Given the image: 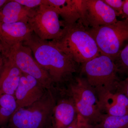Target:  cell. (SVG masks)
<instances>
[{
	"instance_id": "6da1fadb",
	"label": "cell",
	"mask_w": 128,
	"mask_h": 128,
	"mask_svg": "<svg viewBox=\"0 0 128 128\" xmlns=\"http://www.w3.org/2000/svg\"><path fill=\"white\" fill-rule=\"evenodd\" d=\"M28 47L37 62L49 75L54 83L70 80L78 64L51 41L40 38L33 32L22 42Z\"/></svg>"
},
{
	"instance_id": "7a4b0ae2",
	"label": "cell",
	"mask_w": 128,
	"mask_h": 128,
	"mask_svg": "<svg viewBox=\"0 0 128 128\" xmlns=\"http://www.w3.org/2000/svg\"><path fill=\"white\" fill-rule=\"evenodd\" d=\"M51 41L78 64H84L100 54L95 40L79 21L71 25L63 24L60 36Z\"/></svg>"
},
{
	"instance_id": "3957f363",
	"label": "cell",
	"mask_w": 128,
	"mask_h": 128,
	"mask_svg": "<svg viewBox=\"0 0 128 128\" xmlns=\"http://www.w3.org/2000/svg\"><path fill=\"white\" fill-rule=\"evenodd\" d=\"M82 64V72L86 76V80L98 96L116 91L120 80L116 66L110 57L100 54Z\"/></svg>"
},
{
	"instance_id": "277c9868",
	"label": "cell",
	"mask_w": 128,
	"mask_h": 128,
	"mask_svg": "<svg viewBox=\"0 0 128 128\" xmlns=\"http://www.w3.org/2000/svg\"><path fill=\"white\" fill-rule=\"evenodd\" d=\"M55 96L50 89L38 100L16 110L9 120L10 128H43L51 119L56 104Z\"/></svg>"
},
{
	"instance_id": "5b68a950",
	"label": "cell",
	"mask_w": 128,
	"mask_h": 128,
	"mask_svg": "<svg viewBox=\"0 0 128 128\" xmlns=\"http://www.w3.org/2000/svg\"><path fill=\"white\" fill-rule=\"evenodd\" d=\"M69 94L73 98L78 114L88 124L94 126L100 121L104 114L98 96L86 79L76 78L70 85Z\"/></svg>"
},
{
	"instance_id": "8992f818",
	"label": "cell",
	"mask_w": 128,
	"mask_h": 128,
	"mask_svg": "<svg viewBox=\"0 0 128 128\" xmlns=\"http://www.w3.org/2000/svg\"><path fill=\"white\" fill-rule=\"evenodd\" d=\"M86 28L95 40L100 54L110 57L113 61L124 41L128 40V19Z\"/></svg>"
},
{
	"instance_id": "52a82bcc",
	"label": "cell",
	"mask_w": 128,
	"mask_h": 128,
	"mask_svg": "<svg viewBox=\"0 0 128 128\" xmlns=\"http://www.w3.org/2000/svg\"><path fill=\"white\" fill-rule=\"evenodd\" d=\"M21 72L36 78L46 89H50L54 82L47 72L34 59L30 48L20 43L2 53Z\"/></svg>"
},
{
	"instance_id": "ba28073f",
	"label": "cell",
	"mask_w": 128,
	"mask_h": 128,
	"mask_svg": "<svg viewBox=\"0 0 128 128\" xmlns=\"http://www.w3.org/2000/svg\"><path fill=\"white\" fill-rule=\"evenodd\" d=\"M59 16L50 6L42 5L31 9L28 23L34 32L44 40L57 39L63 28Z\"/></svg>"
},
{
	"instance_id": "9c48e42d",
	"label": "cell",
	"mask_w": 128,
	"mask_h": 128,
	"mask_svg": "<svg viewBox=\"0 0 128 128\" xmlns=\"http://www.w3.org/2000/svg\"><path fill=\"white\" fill-rule=\"evenodd\" d=\"M85 27H98L118 21L116 12L103 0H85Z\"/></svg>"
},
{
	"instance_id": "30bf717a",
	"label": "cell",
	"mask_w": 128,
	"mask_h": 128,
	"mask_svg": "<svg viewBox=\"0 0 128 128\" xmlns=\"http://www.w3.org/2000/svg\"><path fill=\"white\" fill-rule=\"evenodd\" d=\"M46 90L36 78L22 73L19 84L14 95L17 104L16 110L30 106L38 100Z\"/></svg>"
},
{
	"instance_id": "8fae6325",
	"label": "cell",
	"mask_w": 128,
	"mask_h": 128,
	"mask_svg": "<svg viewBox=\"0 0 128 128\" xmlns=\"http://www.w3.org/2000/svg\"><path fill=\"white\" fill-rule=\"evenodd\" d=\"M33 32L28 23L0 22V44L3 48L2 53L17 44L22 43Z\"/></svg>"
},
{
	"instance_id": "7c38bea8",
	"label": "cell",
	"mask_w": 128,
	"mask_h": 128,
	"mask_svg": "<svg viewBox=\"0 0 128 128\" xmlns=\"http://www.w3.org/2000/svg\"><path fill=\"white\" fill-rule=\"evenodd\" d=\"M98 97L103 114L115 116L128 114V98L123 93L109 92Z\"/></svg>"
},
{
	"instance_id": "4fadbf2b",
	"label": "cell",
	"mask_w": 128,
	"mask_h": 128,
	"mask_svg": "<svg viewBox=\"0 0 128 128\" xmlns=\"http://www.w3.org/2000/svg\"><path fill=\"white\" fill-rule=\"evenodd\" d=\"M78 113L73 98L69 96L60 100L53 108L51 120L54 128H67L77 117Z\"/></svg>"
},
{
	"instance_id": "5bb4252c",
	"label": "cell",
	"mask_w": 128,
	"mask_h": 128,
	"mask_svg": "<svg viewBox=\"0 0 128 128\" xmlns=\"http://www.w3.org/2000/svg\"><path fill=\"white\" fill-rule=\"evenodd\" d=\"M4 58V65L0 74V95L7 94L14 96L22 72L14 63Z\"/></svg>"
},
{
	"instance_id": "9a60e30c",
	"label": "cell",
	"mask_w": 128,
	"mask_h": 128,
	"mask_svg": "<svg viewBox=\"0 0 128 128\" xmlns=\"http://www.w3.org/2000/svg\"><path fill=\"white\" fill-rule=\"evenodd\" d=\"M31 9L22 6L15 0H9L0 8V22L28 23Z\"/></svg>"
},
{
	"instance_id": "2e32d148",
	"label": "cell",
	"mask_w": 128,
	"mask_h": 128,
	"mask_svg": "<svg viewBox=\"0 0 128 128\" xmlns=\"http://www.w3.org/2000/svg\"><path fill=\"white\" fill-rule=\"evenodd\" d=\"M44 5L50 6L60 16L64 25L73 24L80 20L73 0H44Z\"/></svg>"
},
{
	"instance_id": "e0dca14e",
	"label": "cell",
	"mask_w": 128,
	"mask_h": 128,
	"mask_svg": "<svg viewBox=\"0 0 128 128\" xmlns=\"http://www.w3.org/2000/svg\"><path fill=\"white\" fill-rule=\"evenodd\" d=\"M17 108L15 96L7 94L0 95V125L9 121Z\"/></svg>"
},
{
	"instance_id": "ac0fdd59",
	"label": "cell",
	"mask_w": 128,
	"mask_h": 128,
	"mask_svg": "<svg viewBox=\"0 0 128 128\" xmlns=\"http://www.w3.org/2000/svg\"><path fill=\"white\" fill-rule=\"evenodd\" d=\"M94 128H128V114L121 116L104 114L100 121Z\"/></svg>"
},
{
	"instance_id": "d6986e66",
	"label": "cell",
	"mask_w": 128,
	"mask_h": 128,
	"mask_svg": "<svg viewBox=\"0 0 128 128\" xmlns=\"http://www.w3.org/2000/svg\"><path fill=\"white\" fill-rule=\"evenodd\" d=\"M118 73L128 76V44L121 50L114 60Z\"/></svg>"
},
{
	"instance_id": "ffe728a7",
	"label": "cell",
	"mask_w": 128,
	"mask_h": 128,
	"mask_svg": "<svg viewBox=\"0 0 128 128\" xmlns=\"http://www.w3.org/2000/svg\"><path fill=\"white\" fill-rule=\"evenodd\" d=\"M116 13L118 16H121L124 0H103Z\"/></svg>"
},
{
	"instance_id": "44dd1931",
	"label": "cell",
	"mask_w": 128,
	"mask_h": 128,
	"mask_svg": "<svg viewBox=\"0 0 128 128\" xmlns=\"http://www.w3.org/2000/svg\"><path fill=\"white\" fill-rule=\"evenodd\" d=\"M22 6L30 9H34L44 5V0H15Z\"/></svg>"
},
{
	"instance_id": "7402d4cb",
	"label": "cell",
	"mask_w": 128,
	"mask_h": 128,
	"mask_svg": "<svg viewBox=\"0 0 128 128\" xmlns=\"http://www.w3.org/2000/svg\"><path fill=\"white\" fill-rule=\"evenodd\" d=\"M87 124L84 119L78 114L76 119L67 128H84Z\"/></svg>"
},
{
	"instance_id": "603a6c76",
	"label": "cell",
	"mask_w": 128,
	"mask_h": 128,
	"mask_svg": "<svg viewBox=\"0 0 128 128\" xmlns=\"http://www.w3.org/2000/svg\"><path fill=\"white\" fill-rule=\"evenodd\" d=\"M116 91L123 93L128 98V76L123 80H120L117 86Z\"/></svg>"
},
{
	"instance_id": "cb8c5ba5",
	"label": "cell",
	"mask_w": 128,
	"mask_h": 128,
	"mask_svg": "<svg viewBox=\"0 0 128 128\" xmlns=\"http://www.w3.org/2000/svg\"><path fill=\"white\" fill-rule=\"evenodd\" d=\"M121 16L125 19H128V0H124Z\"/></svg>"
},
{
	"instance_id": "d4e9b609",
	"label": "cell",
	"mask_w": 128,
	"mask_h": 128,
	"mask_svg": "<svg viewBox=\"0 0 128 128\" xmlns=\"http://www.w3.org/2000/svg\"><path fill=\"white\" fill-rule=\"evenodd\" d=\"M4 63V58L2 55L0 54V73L2 70Z\"/></svg>"
},
{
	"instance_id": "484cf974",
	"label": "cell",
	"mask_w": 128,
	"mask_h": 128,
	"mask_svg": "<svg viewBox=\"0 0 128 128\" xmlns=\"http://www.w3.org/2000/svg\"><path fill=\"white\" fill-rule=\"evenodd\" d=\"M8 1L6 0H0V8L2 7Z\"/></svg>"
},
{
	"instance_id": "4316f807",
	"label": "cell",
	"mask_w": 128,
	"mask_h": 128,
	"mask_svg": "<svg viewBox=\"0 0 128 128\" xmlns=\"http://www.w3.org/2000/svg\"><path fill=\"white\" fill-rule=\"evenodd\" d=\"M84 128H94V126L87 124Z\"/></svg>"
},
{
	"instance_id": "83f0119b",
	"label": "cell",
	"mask_w": 128,
	"mask_h": 128,
	"mask_svg": "<svg viewBox=\"0 0 128 128\" xmlns=\"http://www.w3.org/2000/svg\"><path fill=\"white\" fill-rule=\"evenodd\" d=\"M2 51H3V48L2 45L0 44V53H2Z\"/></svg>"
}]
</instances>
